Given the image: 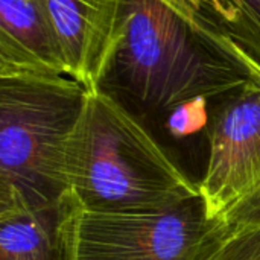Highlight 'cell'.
<instances>
[{"label": "cell", "mask_w": 260, "mask_h": 260, "mask_svg": "<svg viewBox=\"0 0 260 260\" xmlns=\"http://www.w3.org/2000/svg\"><path fill=\"white\" fill-rule=\"evenodd\" d=\"M248 78L200 14L166 0H122L117 38L98 90L146 125L187 102L219 99Z\"/></svg>", "instance_id": "1"}, {"label": "cell", "mask_w": 260, "mask_h": 260, "mask_svg": "<svg viewBox=\"0 0 260 260\" xmlns=\"http://www.w3.org/2000/svg\"><path fill=\"white\" fill-rule=\"evenodd\" d=\"M66 175L91 213H157L201 195L146 125L101 90H87Z\"/></svg>", "instance_id": "2"}, {"label": "cell", "mask_w": 260, "mask_h": 260, "mask_svg": "<svg viewBox=\"0 0 260 260\" xmlns=\"http://www.w3.org/2000/svg\"><path fill=\"white\" fill-rule=\"evenodd\" d=\"M87 88L62 73L0 75V216L55 204Z\"/></svg>", "instance_id": "3"}, {"label": "cell", "mask_w": 260, "mask_h": 260, "mask_svg": "<svg viewBox=\"0 0 260 260\" xmlns=\"http://www.w3.org/2000/svg\"><path fill=\"white\" fill-rule=\"evenodd\" d=\"M219 222L201 195L157 213L82 210L75 260H195Z\"/></svg>", "instance_id": "4"}, {"label": "cell", "mask_w": 260, "mask_h": 260, "mask_svg": "<svg viewBox=\"0 0 260 260\" xmlns=\"http://www.w3.org/2000/svg\"><path fill=\"white\" fill-rule=\"evenodd\" d=\"M209 114V160L200 193L212 219L221 218L260 186V79L216 99Z\"/></svg>", "instance_id": "5"}, {"label": "cell", "mask_w": 260, "mask_h": 260, "mask_svg": "<svg viewBox=\"0 0 260 260\" xmlns=\"http://www.w3.org/2000/svg\"><path fill=\"white\" fill-rule=\"evenodd\" d=\"M66 73L98 90L113 52L122 0H46Z\"/></svg>", "instance_id": "6"}, {"label": "cell", "mask_w": 260, "mask_h": 260, "mask_svg": "<svg viewBox=\"0 0 260 260\" xmlns=\"http://www.w3.org/2000/svg\"><path fill=\"white\" fill-rule=\"evenodd\" d=\"M81 213L70 190L55 204L0 216V260H75Z\"/></svg>", "instance_id": "7"}, {"label": "cell", "mask_w": 260, "mask_h": 260, "mask_svg": "<svg viewBox=\"0 0 260 260\" xmlns=\"http://www.w3.org/2000/svg\"><path fill=\"white\" fill-rule=\"evenodd\" d=\"M66 73L46 0H0V75Z\"/></svg>", "instance_id": "8"}, {"label": "cell", "mask_w": 260, "mask_h": 260, "mask_svg": "<svg viewBox=\"0 0 260 260\" xmlns=\"http://www.w3.org/2000/svg\"><path fill=\"white\" fill-rule=\"evenodd\" d=\"M198 14L219 34L221 47L260 79V0H201Z\"/></svg>", "instance_id": "9"}, {"label": "cell", "mask_w": 260, "mask_h": 260, "mask_svg": "<svg viewBox=\"0 0 260 260\" xmlns=\"http://www.w3.org/2000/svg\"><path fill=\"white\" fill-rule=\"evenodd\" d=\"M195 260H260V224L227 225L219 222Z\"/></svg>", "instance_id": "10"}, {"label": "cell", "mask_w": 260, "mask_h": 260, "mask_svg": "<svg viewBox=\"0 0 260 260\" xmlns=\"http://www.w3.org/2000/svg\"><path fill=\"white\" fill-rule=\"evenodd\" d=\"M166 123L169 129L177 136H186L209 123L207 99H197L175 108L168 117Z\"/></svg>", "instance_id": "11"}, {"label": "cell", "mask_w": 260, "mask_h": 260, "mask_svg": "<svg viewBox=\"0 0 260 260\" xmlns=\"http://www.w3.org/2000/svg\"><path fill=\"white\" fill-rule=\"evenodd\" d=\"M221 222L227 225H254L260 224V186L235 207H232Z\"/></svg>", "instance_id": "12"}, {"label": "cell", "mask_w": 260, "mask_h": 260, "mask_svg": "<svg viewBox=\"0 0 260 260\" xmlns=\"http://www.w3.org/2000/svg\"><path fill=\"white\" fill-rule=\"evenodd\" d=\"M166 2H169V3H172L174 6H177L178 9H181L183 12H187V14H197L184 0H166Z\"/></svg>", "instance_id": "13"}, {"label": "cell", "mask_w": 260, "mask_h": 260, "mask_svg": "<svg viewBox=\"0 0 260 260\" xmlns=\"http://www.w3.org/2000/svg\"><path fill=\"white\" fill-rule=\"evenodd\" d=\"M197 14H198V11H200V6H201V0H184Z\"/></svg>", "instance_id": "14"}]
</instances>
